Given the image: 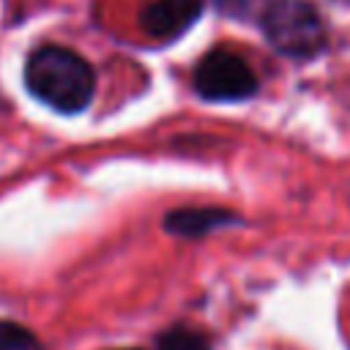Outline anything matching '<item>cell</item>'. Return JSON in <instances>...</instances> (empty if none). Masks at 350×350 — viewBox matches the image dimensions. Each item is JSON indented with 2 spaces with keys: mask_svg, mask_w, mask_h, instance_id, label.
I'll use <instances>...</instances> for the list:
<instances>
[{
  "mask_svg": "<svg viewBox=\"0 0 350 350\" xmlns=\"http://www.w3.org/2000/svg\"><path fill=\"white\" fill-rule=\"evenodd\" d=\"M27 90L63 115H77L88 109L96 93V74L85 57L74 49L46 44L38 46L25 63Z\"/></svg>",
  "mask_w": 350,
  "mask_h": 350,
  "instance_id": "obj_1",
  "label": "cell"
},
{
  "mask_svg": "<svg viewBox=\"0 0 350 350\" xmlns=\"http://www.w3.org/2000/svg\"><path fill=\"white\" fill-rule=\"evenodd\" d=\"M268 44L295 60L314 57L325 46V25L309 0H271L260 16Z\"/></svg>",
  "mask_w": 350,
  "mask_h": 350,
  "instance_id": "obj_2",
  "label": "cell"
},
{
  "mask_svg": "<svg viewBox=\"0 0 350 350\" xmlns=\"http://www.w3.org/2000/svg\"><path fill=\"white\" fill-rule=\"evenodd\" d=\"M194 90L205 101H243L257 93V77L241 55L211 49L194 68Z\"/></svg>",
  "mask_w": 350,
  "mask_h": 350,
  "instance_id": "obj_3",
  "label": "cell"
},
{
  "mask_svg": "<svg viewBox=\"0 0 350 350\" xmlns=\"http://www.w3.org/2000/svg\"><path fill=\"white\" fill-rule=\"evenodd\" d=\"M202 14V0H153L142 11V27L153 38H178Z\"/></svg>",
  "mask_w": 350,
  "mask_h": 350,
  "instance_id": "obj_4",
  "label": "cell"
},
{
  "mask_svg": "<svg viewBox=\"0 0 350 350\" xmlns=\"http://www.w3.org/2000/svg\"><path fill=\"white\" fill-rule=\"evenodd\" d=\"M238 216L227 208H178V211H170L164 216V230L170 235H180V238H202L219 227H227V224H235Z\"/></svg>",
  "mask_w": 350,
  "mask_h": 350,
  "instance_id": "obj_5",
  "label": "cell"
},
{
  "mask_svg": "<svg viewBox=\"0 0 350 350\" xmlns=\"http://www.w3.org/2000/svg\"><path fill=\"white\" fill-rule=\"evenodd\" d=\"M156 350H211V342L194 328L175 325V328L159 334Z\"/></svg>",
  "mask_w": 350,
  "mask_h": 350,
  "instance_id": "obj_6",
  "label": "cell"
},
{
  "mask_svg": "<svg viewBox=\"0 0 350 350\" xmlns=\"http://www.w3.org/2000/svg\"><path fill=\"white\" fill-rule=\"evenodd\" d=\"M0 350H44V345L25 325L0 320Z\"/></svg>",
  "mask_w": 350,
  "mask_h": 350,
  "instance_id": "obj_7",
  "label": "cell"
},
{
  "mask_svg": "<svg viewBox=\"0 0 350 350\" xmlns=\"http://www.w3.org/2000/svg\"><path fill=\"white\" fill-rule=\"evenodd\" d=\"M227 14H241V11H246L249 5H252V0H216Z\"/></svg>",
  "mask_w": 350,
  "mask_h": 350,
  "instance_id": "obj_8",
  "label": "cell"
}]
</instances>
